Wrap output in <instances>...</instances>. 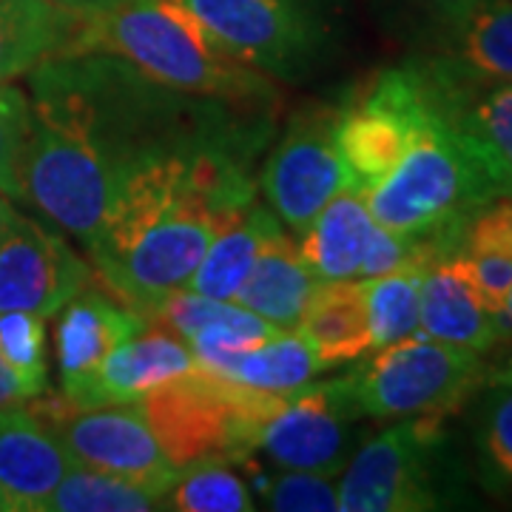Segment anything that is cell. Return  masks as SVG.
Listing matches in <instances>:
<instances>
[{
  "label": "cell",
  "instance_id": "cell-1",
  "mask_svg": "<svg viewBox=\"0 0 512 512\" xmlns=\"http://www.w3.org/2000/svg\"><path fill=\"white\" fill-rule=\"evenodd\" d=\"M72 55H114L174 92L211 100H262L268 74L220 49L168 0H100L77 9Z\"/></svg>",
  "mask_w": 512,
  "mask_h": 512
},
{
  "label": "cell",
  "instance_id": "cell-2",
  "mask_svg": "<svg viewBox=\"0 0 512 512\" xmlns=\"http://www.w3.org/2000/svg\"><path fill=\"white\" fill-rule=\"evenodd\" d=\"M362 197L379 225L416 239L464 228L481 205L501 194L433 92V109L416 128L402 160Z\"/></svg>",
  "mask_w": 512,
  "mask_h": 512
},
{
  "label": "cell",
  "instance_id": "cell-3",
  "mask_svg": "<svg viewBox=\"0 0 512 512\" xmlns=\"http://www.w3.org/2000/svg\"><path fill=\"white\" fill-rule=\"evenodd\" d=\"M288 393L254 390L194 367L146 393L140 410L165 458L188 470L205 461H248L262 421L274 416Z\"/></svg>",
  "mask_w": 512,
  "mask_h": 512
},
{
  "label": "cell",
  "instance_id": "cell-4",
  "mask_svg": "<svg viewBox=\"0 0 512 512\" xmlns=\"http://www.w3.org/2000/svg\"><path fill=\"white\" fill-rule=\"evenodd\" d=\"M348 379L362 416L410 419L458 410L484 384L487 370L476 350L413 333L379 348Z\"/></svg>",
  "mask_w": 512,
  "mask_h": 512
},
{
  "label": "cell",
  "instance_id": "cell-5",
  "mask_svg": "<svg viewBox=\"0 0 512 512\" xmlns=\"http://www.w3.org/2000/svg\"><path fill=\"white\" fill-rule=\"evenodd\" d=\"M120 183V168L92 140L35 114L23 160V197L46 220L89 245L109 217Z\"/></svg>",
  "mask_w": 512,
  "mask_h": 512
},
{
  "label": "cell",
  "instance_id": "cell-6",
  "mask_svg": "<svg viewBox=\"0 0 512 512\" xmlns=\"http://www.w3.org/2000/svg\"><path fill=\"white\" fill-rule=\"evenodd\" d=\"M444 416H410L365 441L339 481L342 512L439 510L436 453Z\"/></svg>",
  "mask_w": 512,
  "mask_h": 512
},
{
  "label": "cell",
  "instance_id": "cell-7",
  "mask_svg": "<svg viewBox=\"0 0 512 512\" xmlns=\"http://www.w3.org/2000/svg\"><path fill=\"white\" fill-rule=\"evenodd\" d=\"M222 228L228 225L211 211L183 205L146 225L120 251L94 259V271L123 305L146 319L160 299L188 285Z\"/></svg>",
  "mask_w": 512,
  "mask_h": 512
},
{
  "label": "cell",
  "instance_id": "cell-8",
  "mask_svg": "<svg viewBox=\"0 0 512 512\" xmlns=\"http://www.w3.org/2000/svg\"><path fill=\"white\" fill-rule=\"evenodd\" d=\"M430 109L433 83L427 69H387L339 111L336 146L353 191L365 194L402 160Z\"/></svg>",
  "mask_w": 512,
  "mask_h": 512
},
{
  "label": "cell",
  "instance_id": "cell-9",
  "mask_svg": "<svg viewBox=\"0 0 512 512\" xmlns=\"http://www.w3.org/2000/svg\"><path fill=\"white\" fill-rule=\"evenodd\" d=\"M220 49L259 72L299 77L322 46V26L302 0H168Z\"/></svg>",
  "mask_w": 512,
  "mask_h": 512
},
{
  "label": "cell",
  "instance_id": "cell-10",
  "mask_svg": "<svg viewBox=\"0 0 512 512\" xmlns=\"http://www.w3.org/2000/svg\"><path fill=\"white\" fill-rule=\"evenodd\" d=\"M35 413L60 439L74 464L128 478L163 498L180 478V470L165 458L140 404L80 407L69 399H52Z\"/></svg>",
  "mask_w": 512,
  "mask_h": 512
},
{
  "label": "cell",
  "instance_id": "cell-11",
  "mask_svg": "<svg viewBox=\"0 0 512 512\" xmlns=\"http://www.w3.org/2000/svg\"><path fill=\"white\" fill-rule=\"evenodd\" d=\"M359 416L348 376L325 384H302L285 396L274 416L262 421L256 450L268 453L285 470L342 476Z\"/></svg>",
  "mask_w": 512,
  "mask_h": 512
},
{
  "label": "cell",
  "instance_id": "cell-12",
  "mask_svg": "<svg viewBox=\"0 0 512 512\" xmlns=\"http://www.w3.org/2000/svg\"><path fill=\"white\" fill-rule=\"evenodd\" d=\"M339 111L316 106L299 111L262 171V191L279 220L302 234L339 191L350 188L336 146Z\"/></svg>",
  "mask_w": 512,
  "mask_h": 512
},
{
  "label": "cell",
  "instance_id": "cell-13",
  "mask_svg": "<svg viewBox=\"0 0 512 512\" xmlns=\"http://www.w3.org/2000/svg\"><path fill=\"white\" fill-rule=\"evenodd\" d=\"M86 285H92V268L69 242L15 211L0 234V313L23 311L49 319Z\"/></svg>",
  "mask_w": 512,
  "mask_h": 512
},
{
  "label": "cell",
  "instance_id": "cell-14",
  "mask_svg": "<svg viewBox=\"0 0 512 512\" xmlns=\"http://www.w3.org/2000/svg\"><path fill=\"white\" fill-rule=\"evenodd\" d=\"M74 461L35 410L0 407V501L3 512H46V501Z\"/></svg>",
  "mask_w": 512,
  "mask_h": 512
},
{
  "label": "cell",
  "instance_id": "cell-15",
  "mask_svg": "<svg viewBox=\"0 0 512 512\" xmlns=\"http://www.w3.org/2000/svg\"><path fill=\"white\" fill-rule=\"evenodd\" d=\"M439 109L484 165L501 197H512V83H467L441 66L427 69Z\"/></svg>",
  "mask_w": 512,
  "mask_h": 512
},
{
  "label": "cell",
  "instance_id": "cell-16",
  "mask_svg": "<svg viewBox=\"0 0 512 512\" xmlns=\"http://www.w3.org/2000/svg\"><path fill=\"white\" fill-rule=\"evenodd\" d=\"M148 322L117 296L92 291L89 285L66 302L57 319V367L63 399L72 402L97 373L111 350L143 333Z\"/></svg>",
  "mask_w": 512,
  "mask_h": 512
},
{
  "label": "cell",
  "instance_id": "cell-17",
  "mask_svg": "<svg viewBox=\"0 0 512 512\" xmlns=\"http://www.w3.org/2000/svg\"><path fill=\"white\" fill-rule=\"evenodd\" d=\"M197 367L191 348L177 333L148 325L143 333L131 336L117 345L97 367L83 390L72 399L80 407H100V404H134L140 402L154 387L168 379L188 373Z\"/></svg>",
  "mask_w": 512,
  "mask_h": 512
},
{
  "label": "cell",
  "instance_id": "cell-18",
  "mask_svg": "<svg viewBox=\"0 0 512 512\" xmlns=\"http://www.w3.org/2000/svg\"><path fill=\"white\" fill-rule=\"evenodd\" d=\"M419 333L476 353L504 339L498 313L487 308L458 254L441 256L424 271Z\"/></svg>",
  "mask_w": 512,
  "mask_h": 512
},
{
  "label": "cell",
  "instance_id": "cell-19",
  "mask_svg": "<svg viewBox=\"0 0 512 512\" xmlns=\"http://www.w3.org/2000/svg\"><path fill=\"white\" fill-rule=\"evenodd\" d=\"M319 288L322 279L299 254V245L279 231L262 245L234 302L262 316L274 328L296 330Z\"/></svg>",
  "mask_w": 512,
  "mask_h": 512
},
{
  "label": "cell",
  "instance_id": "cell-20",
  "mask_svg": "<svg viewBox=\"0 0 512 512\" xmlns=\"http://www.w3.org/2000/svg\"><path fill=\"white\" fill-rule=\"evenodd\" d=\"M80 12L55 0H0V86L72 55Z\"/></svg>",
  "mask_w": 512,
  "mask_h": 512
},
{
  "label": "cell",
  "instance_id": "cell-21",
  "mask_svg": "<svg viewBox=\"0 0 512 512\" xmlns=\"http://www.w3.org/2000/svg\"><path fill=\"white\" fill-rule=\"evenodd\" d=\"M376 228L365 197L353 188L339 191L299 234V254L322 282L359 279L362 256Z\"/></svg>",
  "mask_w": 512,
  "mask_h": 512
},
{
  "label": "cell",
  "instance_id": "cell-22",
  "mask_svg": "<svg viewBox=\"0 0 512 512\" xmlns=\"http://www.w3.org/2000/svg\"><path fill=\"white\" fill-rule=\"evenodd\" d=\"M296 330L316 350L322 367H339L362 359L367 350H373L362 282H322Z\"/></svg>",
  "mask_w": 512,
  "mask_h": 512
},
{
  "label": "cell",
  "instance_id": "cell-23",
  "mask_svg": "<svg viewBox=\"0 0 512 512\" xmlns=\"http://www.w3.org/2000/svg\"><path fill=\"white\" fill-rule=\"evenodd\" d=\"M279 231L282 228H279V217L274 211L254 202L237 222L222 228L217 239L208 245V251L185 288L200 293V296H208V299L234 302L245 276L254 268L262 245Z\"/></svg>",
  "mask_w": 512,
  "mask_h": 512
},
{
  "label": "cell",
  "instance_id": "cell-24",
  "mask_svg": "<svg viewBox=\"0 0 512 512\" xmlns=\"http://www.w3.org/2000/svg\"><path fill=\"white\" fill-rule=\"evenodd\" d=\"M416 254L410 256L404 265L384 276L373 279H359L362 282V296H365L367 325H370V339L373 350L384 348L390 342H399L404 336L419 333L421 313V282L430 262H436L439 254L433 242L427 237H416Z\"/></svg>",
  "mask_w": 512,
  "mask_h": 512
},
{
  "label": "cell",
  "instance_id": "cell-25",
  "mask_svg": "<svg viewBox=\"0 0 512 512\" xmlns=\"http://www.w3.org/2000/svg\"><path fill=\"white\" fill-rule=\"evenodd\" d=\"M458 259L487 308L501 311L512 288V197H495L467 220Z\"/></svg>",
  "mask_w": 512,
  "mask_h": 512
},
{
  "label": "cell",
  "instance_id": "cell-26",
  "mask_svg": "<svg viewBox=\"0 0 512 512\" xmlns=\"http://www.w3.org/2000/svg\"><path fill=\"white\" fill-rule=\"evenodd\" d=\"M453 60L441 69L467 83H512V3H478L456 29Z\"/></svg>",
  "mask_w": 512,
  "mask_h": 512
},
{
  "label": "cell",
  "instance_id": "cell-27",
  "mask_svg": "<svg viewBox=\"0 0 512 512\" xmlns=\"http://www.w3.org/2000/svg\"><path fill=\"white\" fill-rule=\"evenodd\" d=\"M319 370L325 367L319 362L316 350L308 345V339L299 330H282L279 336L256 348L228 356L214 370V376L265 393H288L311 382Z\"/></svg>",
  "mask_w": 512,
  "mask_h": 512
},
{
  "label": "cell",
  "instance_id": "cell-28",
  "mask_svg": "<svg viewBox=\"0 0 512 512\" xmlns=\"http://www.w3.org/2000/svg\"><path fill=\"white\" fill-rule=\"evenodd\" d=\"M165 507V498L128 478L72 464L46 501V512H148Z\"/></svg>",
  "mask_w": 512,
  "mask_h": 512
},
{
  "label": "cell",
  "instance_id": "cell-29",
  "mask_svg": "<svg viewBox=\"0 0 512 512\" xmlns=\"http://www.w3.org/2000/svg\"><path fill=\"white\" fill-rule=\"evenodd\" d=\"M165 507L180 512H251L254 501L245 481L222 461H205L180 470L165 495Z\"/></svg>",
  "mask_w": 512,
  "mask_h": 512
},
{
  "label": "cell",
  "instance_id": "cell-30",
  "mask_svg": "<svg viewBox=\"0 0 512 512\" xmlns=\"http://www.w3.org/2000/svg\"><path fill=\"white\" fill-rule=\"evenodd\" d=\"M0 359L18 373L32 399L49 390L46 370V319L35 313H0Z\"/></svg>",
  "mask_w": 512,
  "mask_h": 512
},
{
  "label": "cell",
  "instance_id": "cell-31",
  "mask_svg": "<svg viewBox=\"0 0 512 512\" xmlns=\"http://www.w3.org/2000/svg\"><path fill=\"white\" fill-rule=\"evenodd\" d=\"M32 100L18 86H0V194L23 202V160L32 134Z\"/></svg>",
  "mask_w": 512,
  "mask_h": 512
},
{
  "label": "cell",
  "instance_id": "cell-32",
  "mask_svg": "<svg viewBox=\"0 0 512 512\" xmlns=\"http://www.w3.org/2000/svg\"><path fill=\"white\" fill-rule=\"evenodd\" d=\"M476 444L487 473L501 487L512 490V387L495 384L481 404Z\"/></svg>",
  "mask_w": 512,
  "mask_h": 512
},
{
  "label": "cell",
  "instance_id": "cell-33",
  "mask_svg": "<svg viewBox=\"0 0 512 512\" xmlns=\"http://www.w3.org/2000/svg\"><path fill=\"white\" fill-rule=\"evenodd\" d=\"M262 498L271 510L279 512H336L339 510V484L330 476L288 470L282 476L259 481Z\"/></svg>",
  "mask_w": 512,
  "mask_h": 512
},
{
  "label": "cell",
  "instance_id": "cell-34",
  "mask_svg": "<svg viewBox=\"0 0 512 512\" xmlns=\"http://www.w3.org/2000/svg\"><path fill=\"white\" fill-rule=\"evenodd\" d=\"M419 239L402 237L396 231H387L384 225L376 222L370 242H367L365 256H362V268H359V279H373V276H384L396 271L404 265L410 256L416 254Z\"/></svg>",
  "mask_w": 512,
  "mask_h": 512
},
{
  "label": "cell",
  "instance_id": "cell-35",
  "mask_svg": "<svg viewBox=\"0 0 512 512\" xmlns=\"http://www.w3.org/2000/svg\"><path fill=\"white\" fill-rule=\"evenodd\" d=\"M421 15L436 20L441 26L458 29L464 20L470 18V12L476 9L481 0H410Z\"/></svg>",
  "mask_w": 512,
  "mask_h": 512
},
{
  "label": "cell",
  "instance_id": "cell-36",
  "mask_svg": "<svg viewBox=\"0 0 512 512\" xmlns=\"http://www.w3.org/2000/svg\"><path fill=\"white\" fill-rule=\"evenodd\" d=\"M29 399H32L29 387L20 382L18 373L0 359V407H6V404H23L29 402Z\"/></svg>",
  "mask_w": 512,
  "mask_h": 512
},
{
  "label": "cell",
  "instance_id": "cell-37",
  "mask_svg": "<svg viewBox=\"0 0 512 512\" xmlns=\"http://www.w3.org/2000/svg\"><path fill=\"white\" fill-rule=\"evenodd\" d=\"M498 322H501L504 336H512V288L507 293V299H504V305H501V311H498Z\"/></svg>",
  "mask_w": 512,
  "mask_h": 512
},
{
  "label": "cell",
  "instance_id": "cell-38",
  "mask_svg": "<svg viewBox=\"0 0 512 512\" xmlns=\"http://www.w3.org/2000/svg\"><path fill=\"white\" fill-rule=\"evenodd\" d=\"M12 217H15V205L9 202V197H3V194H0V234L6 231V225H9Z\"/></svg>",
  "mask_w": 512,
  "mask_h": 512
},
{
  "label": "cell",
  "instance_id": "cell-39",
  "mask_svg": "<svg viewBox=\"0 0 512 512\" xmlns=\"http://www.w3.org/2000/svg\"><path fill=\"white\" fill-rule=\"evenodd\" d=\"M55 3H63V6H69V9H86V6H94V3H100V0H55Z\"/></svg>",
  "mask_w": 512,
  "mask_h": 512
},
{
  "label": "cell",
  "instance_id": "cell-40",
  "mask_svg": "<svg viewBox=\"0 0 512 512\" xmlns=\"http://www.w3.org/2000/svg\"><path fill=\"white\" fill-rule=\"evenodd\" d=\"M495 384H510L512 387V359H510V365L504 367L501 373H495Z\"/></svg>",
  "mask_w": 512,
  "mask_h": 512
},
{
  "label": "cell",
  "instance_id": "cell-41",
  "mask_svg": "<svg viewBox=\"0 0 512 512\" xmlns=\"http://www.w3.org/2000/svg\"><path fill=\"white\" fill-rule=\"evenodd\" d=\"M0 510H3V501H0Z\"/></svg>",
  "mask_w": 512,
  "mask_h": 512
}]
</instances>
